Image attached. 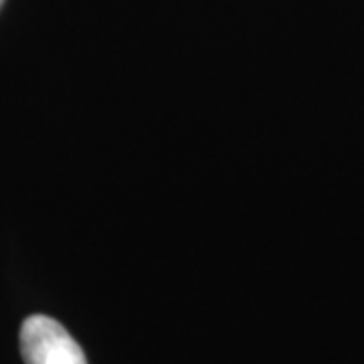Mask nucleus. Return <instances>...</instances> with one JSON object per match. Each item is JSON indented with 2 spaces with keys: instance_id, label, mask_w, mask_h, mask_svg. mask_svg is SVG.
Here are the masks:
<instances>
[{
  "instance_id": "obj_1",
  "label": "nucleus",
  "mask_w": 364,
  "mask_h": 364,
  "mask_svg": "<svg viewBox=\"0 0 364 364\" xmlns=\"http://www.w3.org/2000/svg\"><path fill=\"white\" fill-rule=\"evenodd\" d=\"M25 364H87L85 354L63 326L49 316H31L21 326Z\"/></svg>"
},
{
  "instance_id": "obj_2",
  "label": "nucleus",
  "mask_w": 364,
  "mask_h": 364,
  "mask_svg": "<svg viewBox=\"0 0 364 364\" xmlns=\"http://www.w3.org/2000/svg\"><path fill=\"white\" fill-rule=\"evenodd\" d=\"M2 4H4V0H0V9H2Z\"/></svg>"
}]
</instances>
